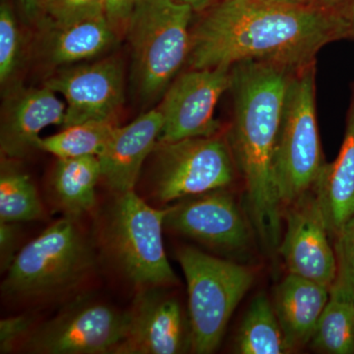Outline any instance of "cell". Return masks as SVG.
I'll list each match as a JSON object with an SVG mask.
<instances>
[{"instance_id":"obj_1","label":"cell","mask_w":354,"mask_h":354,"mask_svg":"<svg viewBox=\"0 0 354 354\" xmlns=\"http://www.w3.org/2000/svg\"><path fill=\"white\" fill-rule=\"evenodd\" d=\"M351 38L346 10L268 0H218L191 30L192 69L261 62L290 70L315 64L324 46Z\"/></svg>"},{"instance_id":"obj_2","label":"cell","mask_w":354,"mask_h":354,"mask_svg":"<svg viewBox=\"0 0 354 354\" xmlns=\"http://www.w3.org/2000/svg\"><path fill=\"white\" fill-rule=\"evenodd\" d=\"M295 71L261 62L230 69L234 113L227 142L244 181L251 223L266 248H279L281 208L274 158L286 88Z\"/></svg>"},{"instance_id":"obj_3","label":"cell","mask_w":354,"mask_h":354,"mask_svg":"<svg viewBox=\"0 0 354 354\" xmlns=\"http://www.w3.org/2000/svg\"><path fill=\"white\" fill-rule=\"evenodd\" d=\"M95 264L94 251L76 218L65 216L18 251L2 292L16 301L53 299L83 285Z\"/></svg>"},{"instance_id":"obj_4","label":"cell","mask_w":354,"mask_h":354,"mask_svg":"<svg viewBox=\"0 0 354 354\" xmlns=\"http://www.w3.org/2000/svg\"><path fill=\"white\" fill-rule=\"evenodd\" d=\"M167 208L155 209L135 193L118 195L102 228L104 252L116 269L140 290L178 283L162 241Z\"/></svg>"},{"instance_id":"obj_5","label":"cell","mask_w":354,"mask_h":354,"mask_svg":"<svg viewBox=\"0 0 354 354\" xmlns=\"http://www.w3.org/2000/svg\"><path fill=\"white\" fill-rule=\"evenodd\" d=\"M190 6L174 0H138L128 23L133 78L139 94L152 100L164 94L188 60Z\"/></svg>"},{"instance_id":"obj_6","label":"cell","mask_w":354,"mask_h":354,"mask_svg":"<svg viewBox=\"0 0 354 354\" xmlns=\"http://www.w3.org/2000/svg\"><path fill=\"white\" fill-rule=\"evenodd\" d=\"M325 165L317 124L313 64L293 72L286 88L274 158L281 208L313 189Z\"/></svg>"},{"instance_id":"obj_7","label":"cell","mask_w":354,"mask_h":354,"mask_svg":"<svg viewBox=\"0 0 354 354\" xmlns=\"http://www.w3.org/2000/svg\"><path fill=\"white\" fill-rule=\"evenodd\" d=\"M176 258L187 283L191 351L213 353L230 317L252 286L253 272L245 266L190 246L180 247Z\"/></svg>"},{"instance_id":"obj_8","label":"cell","mask_w":354,"mask_h":354,"mask_svg":"<svg viewBox=\"0 0 354 354\" xmlns=\"http://www.w3.org/2000/svg\"><path fill=\"white\" fill-rule=\"evenodd\" d=\"M153 153V195L164 204L227 188L236 176L227 139L216 135L158 142Z\"/></svg>"},{"instance_id":"obj_9","label":"cell","mask_w":354,"mask_h":354,"mask_svg":"<svg viewBox=\"0 0 354 354\" xmlns=\"http://www.w3.org/2000/svg\"><path fill=\"white\" fill-rule=\"evenodd\" d=\"M127 312L80 298L32 329L23 349L36 354H113L127 334Z\"/></svg>"},{"instance_id":"obj_10","label":"cell","mask_w":354,"mask_h":354,"mask_svg":"<svg viewBox=\"0 0 354 354\" xmlns=\"http://www.w3.org/2000/svg\"><path fill=\"white\" fill-rule=\"evenodd\" d=\"M230 69H191L169 85L158 108L162 116L158 142L218 134L221 125L215 118L216 106L230 88Z\"/></svg>"},{"instance_id":"obj_11","label":"cell","mask_w":354,"mask_h":354,"mask_svg":"<svg viewBox=\"0 0 354 354\" xmlns=\"http://www.w3.org/2000/svg\"><path fill=\"white\" fill-rule=\"evenodd\" d=\"M165 288L140 290L127 311V334L113 354H177L191 351L189 318Z\"/></svg>"},{"instance_id":"obj_12","label":"cell","mask_w":354,"mask_h":354,"mask_svg":"<svg viewBox=\"0 0 354 354\" xmlns=\"http://www.w3.org/2000/svg\"><path fill=\"white\" fill-rule=\"evenodd\" d=\"M285 218V234L279 248L288 274L330 288L335 281L337 265L315 191H308L288 205Z\"/></svg>"},{"instance_id":"obj_13","label":"cell","mask_w":354,"mask_h":354,"mask_svg":"<svg viewBox=\"0 0 354 354\" xmlns=\"http://www.w3.org/2000/svg\"><path fill=\"white\" fill-rule=\"evenodd\" d=\"M165 227L223 252L246 248L249 230L225 188L183 198L167 207Z\"/></svg>"},{"instance_id":"obj_14","label":"cell","mask_w":354,"mask_h":354,"mask_svg":"<svg viewBox=\"0 0 354 354\" xmlns=\"http://www.w3.org/2000/svg\"><path fill=\"white\" fill-rule=\"evenodd\" d=\"M44 86L66 102L62 128L87 121L114 120L124 99L122 66L114 58L62 70Z\"/></svg>"},{"instance_id":"obj_15","label":"cell","mask_w":354,"mask_h":354,"mask_svg":"<svg viewBox=\"0 0 354 354\" xmlns=\"http://www.w3.org/2000/svg\"><path fill=\"white\" fill-rule=\"evenodd\" d=\"M66 104L57 93L20 88L9 95L2 113L0 148L6 158H20L37 148L39 133L50 125H64Z\"/></svg>"},{"instance_id":"obj_16","label":"cell","mask_w":354,"mask_h":354,"mask_svg":"<svg viewBox=\"0 0 354 354\" xmlns=\"http://www.w3.org/2000/svg\"><path fill=\"white\" fill-rule=\"evenodd\" d=\"M162 128L158 109L116 127L99 156L102 180L116 195L134 190L146 158L153 153Z\"/></svg>"},{"instance_id":"obj_17","label":"cell","mask_w":354,"mask_h":354,"mask_svg":"<svg viewBox=\"0 0 354 354\" xmlns=\"http://www.w3.org/2000/svg\"><path fill=\"white\" fill-rule=\"evenodd\" d=\"M330 235L335 237L354 216V83L339 155L326 162L314 186Z\"/></svg>"},{"instance_id":"obj_18","label":"cell","mask_w":354,"mask_h":354,"mask_svg":"<svg viewBox=\"0 0 354 354\" xmlns=\"http://www.w3.org/2000/svg\"><path fill=\"white\" fill-rule=\"evenodd\" d=\"M329 297V288L297 274L279 283L274 308L290 351L311 341Z\"/></svg>"},{"instance_id":"obj_19","label":"cell","mask_w":354,"mask_h":354,"mask_svg":"<svg viewBox=\"0 0 354 354\" xmlns=\"http://www.w3.org/2000/svg\"><path fill=\"white\" fill-rule=\"evenodd\" d=\"M102 178L95 156L58 158L51 180L55 204L66 216L77 218L95 205V185Z\"/></svg>"},{"instance_id":"obj_20","label":"cell","mask_w":354,"mask_h":354,"mask_svg":"<svg viewBox=\"0 0 354 354\" xmlns=\"http://www.w3.org/2000/svg\"><path fill=\"white\" fill-rule=\"evenodd\" d=\"M48 43L50 62L57 65L76 64L102 55L115 41L116 32L106 16L50 28Z\"/></svg>"},{"instance_id":"obj_21","label":"cell","mask_w":354,"mask_h":354,"mask_svg":"<svg viewBox=\"0 0 354 354\" xmlns=\"http://www.w3.org/2000/svg\"><path fill=\"white\" fill-rule=\"evenodd\" d=\"M235 351L241 354H283L290 351L274 305L265 293L254 298L247 310L235 339Z\"/></svg>"},{"instance_id":"obj_22","label":"cell","mask_w":354,"mask_h":354,"mask_svg":"<svg viewBox=\"0 0 354 354\" xmlns=\"http://www.w3.org/2000/svg\"><path fill=\"white\" fill-rule=\"evenodd\" d=\"M116 127L114 120L79 123L65 127L57 134L39 138L37 148L57 158L99 157Z\"/></svg>"},{"instance_id":"obj_23","label":"cell","mask_w":354,"mask_h":354,"mask_svg":"<svg viewBox=\"0 0 354 354\" xmlns=\"http://www.w3.org/2000/svg\"><path fill=\"white\" fill-rule=\"evenodd\" d=\"M310 342L320 353L353 354L354 301L330 293Z\"/></svg>"},{"instance_id":"obj_24","label":"cell","mask_w":354,"mask_h":354,"mask_svg":"<svg viewBox=\"0 0 354 354\" xmlns=\"http://www.w3.org/2000/svg\"><path fill=\"white\" fill-rule=\"evenodd\" d=\"M43 218V206L31 178L12 165L2 162L0 221L17 223Z\"/></svg>"},{"instance_id":"obj_25","label":"cell","mask_w":354,"mask_h":354,"mask_svg":"<svg viewBox=\"0 0 354 354\" xmlns=\"http://www.w3.org/2000/svg\"><path fill=\"white\" fill-rule=\"evenodd\" d=\"M334 239L337 271L330 293L354 301V216L342 225Z\"/></svg>"},{"instance_id":"obj_26","label":"cell","mask_w":354,"mask_h":354,"mask_svg":"<svg viewBox=\"0 0 354 354\" xmlns=\"http://www.w3.org/2000/svg\"><path fill=\"white\" fill-rule=\"evenodd\" d=\"M106 0H44L41 15L50 28L106 16Z\"/></svg>"},{"instance_id":"obj_27","label":"cell","mask_w":354,"mask_h":354,"mask_svg":"<svg viewBox=\"0 0 354 354\" xmlns=\"http://www.w3.org/2000/svg\"><path fill=\"white\" fill-rule=\"evenodd\" d=\"M21 36L12 7L6 0L0 6V81L6 84L19 65Z\"/></svg>"},{"instance_id":"obj_28","label":"cell","mask_w":354,"mask_h":354,"mask_svg":"<svg viewBox=\"0 0 354 354\" xmlns=\"http://www.w3.org/2000/svg\"><path fill=\"white\" fill-rule=\"evenodd\" d=\"M32 317L18 315L0 321V353H11L32 330Z\"/></svg>"},{"instance_id":"obj_29","label":"cell","mask_w":354,"mask_h":354,"mask_svg":"<svg viewBox=\"0 0 354 354\" xmlns=\"http://www.w3.org/2000/svg\"><path fill=\"white\" fill-rule=\"evenodd\" d=\"M138 0H106V19L116 32H127L128 23Z\"/></svg>"},{"instance_id":"obj_30","label":"cell","mask_w":354,"mask_h":354,"mask_svg":"<svg viewBox=\"0 0 354 354\" xmlns=\"http://www.w3.org/2000/svg\"><path fill=\"white\" fill-rule=\"evenodd\" d=\"M18 227L16 223L0 221V264L6 272L17 255Z\"/></svg>"},{"instance_id":"obj_31","label":"cell","mask_w":354,"mask_h":354,"mask_svg":"<svg viewBox=\"0 0 354 354\" xmlns=\"http://www.w3.org/2000/svg\"><path fill=\"white\" fill-rule=\"evenodd\" d=\"M44 0H18L26 19L32 21L41 17Z\"/></svg>"},{"instance_id":"obj_32","label":"cell","mask_w":354,"mask_h":354,"mask_svg":"<svg viewBox=\"0 0 354 354\" xmlns=\"http://www.w3.org/2000/svg\"><path fill=\"white\" fill-rule=\"evenodd\" d=\"M174 1L190 6L193 11H203L213 6L218 0H174Z\"/></svg>"},{"instance_id":"obj_33","label":"cell","mask_w":354,"mask_h":354,"mask_svg":"<svg viewBox=\"0 0 354 354\" xmlns=\"http://www.w3.org/2000/svg\"><path fill=\"white\" fill-rule=\"evenodd\" d=\"M274 3L286 4V6H305L315 4V0H268Z\"/></svg>"},{"instance_id":"obj_34","label":"cell","mask_w":354,"mask_h":354,"mask_svg":"<svg viewBox=\"0 0 354 354\" xmlns=\"http://www.w3.org/2000/svg\"><path fill=\"white\" fill-rule=\"evenodd\" d=\"M348 1L353 2L354 0H315V4L326 7H337L339 4Z\"/></svg>"},{"instance_id":"obj_35","label":"cell","mask_w":354,"mask_h":354,"mask_svg":"<svg viewBox=\"0 0 354 354\" xmlns=\"http://www.w3.org/2000/svg\"><path fill=\"white\" fill-rule=\"evenodd\" d=\"M346 12H348L349 25H351V38L349 39H354V1L351 2V6H349Z\"/></svg>"}]
</instances>
